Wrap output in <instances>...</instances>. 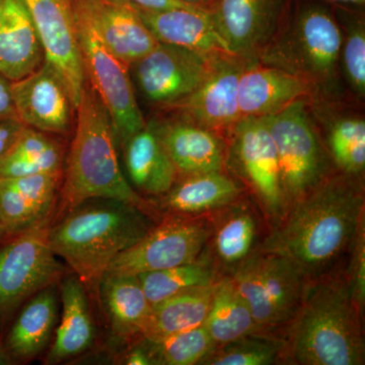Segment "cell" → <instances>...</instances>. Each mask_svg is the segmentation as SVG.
Here are the masks:
<instances>
[{
	"mask_svg": "<svg viewBox=\"0 0 365 365\" xmlns=\"http://www.w3.org/2000/svg\"><path fill=\"white\" fill-rule=\"evenodd\" d=\"M364 203L362 179L333 173L288 209L258 250L287 257L309 280L323 277L349 253L365 217Z\"/></svg>",
	"mask_w": 365,
	"mask_h": 365,
	"instance_id": "1",
	"label": "cell"
},
{
	"mask_svg": "<svg viewBox=\"0 0 365 365\" xmlns=\"http://www.w3.org/2000/svg\"><path fill=\"white\" fill-rule=\"evenodd\" d=\"M364 314L345 271L309 281L299 311L283 334V364H364Z\"/></svg>",
	"mask_w": 365,
	"mask_h": 365,
	"instance_id": "2",
	"label": "cell"
},
{
	"mask_svg": "<svg viewBox=\"0 0 365 365\" xmlns=\"http://www.w3.org/2000/svg\"><path fill=\"white\" fill-rule=\"evenodd\" d=\"M151 215L111 198H93L48 227V242L83 284H98L113 261L155 227Z\"/></svg>",
	"mask_w": 365,
	"mask_h": 365,
	"instance_id": "3",
	"label": "cell"
},
{
	"mask_svg": "<svg viewBox=\"0 0 365 365\" xmlns=\"http://www.w3.org/2000/svg\"><path fill=\"white\" fill-rule=\"evenodd\" d=\"M76 111V133L66 158L58 215L90 199L111 198L153 215V204L135 191L122 172L111 117L88 81Z\"/></svg>",
	"mask_w": 365,
	"mask_h": 365,
	"instance_id": "4",
	"label": "cell"
},
{
	"mask_svg": "<svg viewBox=\"0 0 365 365\" xmlns=\"http://www.w3.org/2000/svg\"><path fill=\"white\" fill-rule=\"evenodd\" d=\"M342 29L326 6L307 2L285 11L257 61L292 74L311 88L314 101L338 100Z\"/></svg>",
	"mask_w": 365,
	"mask_h": 365,
	"instance_id": "5",
	"label": "cell"
},
{
	"mask_svg": "<svg viewBox=\"0 0 365 365\" xmlns=\"http://www.w3.org/2000/svg\"><path fill=\"white\" fill-rule=\"evenodd\" d=\"M225 168L241 182L272 230L288 211L279 160L264 117H242L232 127Z\"/></svg>",
	"mask_w": 365,
	"mask_h": 365,
	"instance_id": "6",
	"label": "cell"
},
{
	"mask_svg": "<svg viewBox=\"0 0 365 365\" xmlns=\"http://www.w3.org/2000/svg\"><path fill=\"white\" fill-rule=\"evenodd\" d=\"M275 144L288 209L333 174V163L312 117L309 98L264 117Z\"/></svg>",
	"mask_w": 365,
	"mask_h": 365,
	"instance_id": "7",
	"label": "cell"
},
{
	"mask_svg": "<svg viewBox=\"0 0 365 365\" xmlns=\"http://www.w3.org/2000/svg\"><path fill=\"white\" fill-rule=\"evenodd\" d=\"M230 278L262 330L282 337L311 281L290 259L259 250Z\"/></svg>",
	"mask_w": 365,
	"mask_h": 365,
	"instance_id": "8",
	"label": "cell"
},
{
	"mask_svg": "<svg viewBox=\"0 0 365 365\" xmlns=\"http://www.w3.org/2000/svg\"><path fill=\"white\" fill-rule=\"evenodd\" d=\"M72 9L86 76L109 112L117 141L122 145L146 125L132 86L130 67L105 45L73 4Z\"/></svg>",
	"mask_w": 365,
	"mask_h": 365,
	"instance_id": "9",
	"label": "cell"
},
{
	"mask_svg": "<svg viewBox=\"0 0 365 365\" xmlns=\"http://www.w3.org/2000/svg\"><path fill=\"white\" fill-rule=\"evenodd\" d=\"M210 232L208 215L170 216L120 254L107 271L138 275L192 263L198 260Z\"/></svg>",
	"mask_w": 365,
	"mask_h": 365,
	"instance_id": "10",
	"label": "cell"
},
{
	"mask_svg": "<svg viewBox=\"0 0 365 365\" xmlns=\"http://www.w3.org/2000/svg\"><path fill=\"white\" fill-rule=\"evenodd\" d=\"M48 227L14 235L0 248V316L11 314L61 278L64 267L50 248Z\"/></svg>",
	"mask_w": 365,
	"mask_h": 365,
	"instance_id": "11",
	"label": "cell"
},
{
	"mask_svg": "<svg viewBox=\"0 0 365 365\" xmlns=\"http://www.w3.org/2000/svg\"><path fill=\"white\" fill-rule=\"evenodd\" d=\"M218 55L158 42L130 67L148 102L175 106L202 83Z\"/></svg>",
	"mask_w": 365,
	"mask_h": 365,
	"instance_id": "12",
	"label": "cell"
},
{
	"mask_svg": "<svg viewBox=\"0 0 365 365\" xmlns=\"http://www.w3.org/2000/svg\"><path fill=\"white\" fill-rule=\"evenodd\" d=\"M34 24L45 61L63 81L76 110L86 81L71 0H24Z\"/></svg>",
	"mask_w": 365,
	"mask_h": 365,
	"instance_id": "13",
	"label": "cell"
},
{
	"mask_svg": "<svg viewBox=\"0 0 365 365\" xmlns=\"http://www.w3.org/2000/svg\"><path fill=\"white\" fill-rule=\"evenodd\" d=\"M208 216L211 232L199 259L208 262L220 278L230 277L258 250L266 223L245 197Z\"/></svg>",
	"mask_w": 365,
	"mask_h": 365,
	"instance_id": "14",
	"label": "cell"
},
{
	"mask_svg": "<svg viewBox=\"0 0 365 365\" xmlns=\"http://www.w3.org/2000/svg\"><path fill=\"white\" fill-rule=\"evenodd\" d=\"M285 11V0H218L212 14L230 54L251 61L273 37Z\"/></svg>",
	"mask_w": 365,
	"mask_h": 365,
	"instance_id": "15",
	"label": "cell"
},
{
	"mask_svg": "<svg viewBox=\"0 0 365 365\" xmlns=\"http://www.w3.org/2000/svg\"><path fill=\"white\" fill-rule=\"evenodd\" d=\"M16 116L26 126L45 133L71 130L73 106L63 81L44 63L26 78L11 81Z\"/></svg>",
	"mask_w": 365,
	"mask_h": 365,
	"instance_id": "16",
	"label": "cell"
},
{
	"mask_svg": "<svg viewBox=\"0 0 365 365\" xmlns=\"http://www.w3.org/2000/svg\"><path fill=\"white\" fill-rule=\"evenodd\" d=\"M247 63L232 55H218L202 83L174 107L182 109L187 119L211 130L230 128L242 118L237 91Z\"/></svg>",
	"mask_w": 365,
	"mask_h": 365,
	"instance_id": "17",
	"label": "cell"
},
{
	"mask_svg": "<svg viewBox=\"0 0 365 365\" xmlns=\"http://www.w3.org/2000/svg\"><path fill=\"white\" fill-rule=\"evenodd\" d=\"M105 45L129 67L150 52L158 40L133 4L123 0H71Z\"/></svg>",
	"mask_w": 365,
	"mask_h": 365,
	"instance_id": "18",
	"label": "cell"
},
{
	"mask_svg": "<svg viewBox=\"0 0 365 365\" xmlns=\"http://www.w3.org/2000/svg\"><path fill=\"white\" fill-rule=\"evenodd\" d=\"M135 7L144 25L158 42L210 54L232 55L218 31L212 11L205 7H179L162 11Z\"/></svg>",
	"mask_w": 365,
	"mask_h": 365,
	"instance_id": "19",
	"label": "cell"
},
{
	"mask_svg": "<svg viewBox=\"0 0 365 365\" xmlns=\"http://www.w3.org/2000/svg\"><path fill=\"white\" fill-rule=\"evenodd\" d=\"M153 124L179 177L225 170L227 144L216 131L187 118Z\"/></svg>",
	"mask_w": 365,
	"mask_h": 365,
	"instance_id": "20",
	"label": "cell"
},
{
	"mask_svg": "<svg viewBox=\"0 0 365 365\" xmlns=\"http://www.w3.org/2000/svg\"><path fill=\"white\" fill-rule=\"evenodd\" d=\"M313 93L300 79L287 72L251 60L239 81L237 103L242 117H265Z\"/></svg>",
	"mask_w": 365,
	"mask_h": 365,
	"instance_id": "21",
	"label": "cell"
},
{
	"mask_svg": "<svg viewBox=\"0 0 365 365\" xmlns=\"http://www.w3.org/2000/svg\"><path fill=\"white\" fill-rule=\"evenodd\" d=\"M39 36L24 0H0V73L11 81L44 63Z\"/></svg>",
	"mask_w": 365,
	"mask_h": 365,
	"instance_id": "22",
	"label": "cell"
},
{
	"mask_svg": "<svg viewBox=\"0 0 365 365\" xmlns=\"http://www.w3.org/2000/svg\"><path fill=\"white\" fill-rule=\"evenodd\" d=\"M241 182L232 175L217 172L181 177L165 195L158 197L155 208L176 216H203L220 210L246 196Z\"/></svg>",
	"mask_w": 365,
	"mask_h": 365,
	"instance_id": "23",
	"label": "cell"
},
{
	"mask_svg": "<svg viewBox=\"0 0 365 365\" xmlns=\"http://www.w3.org/2000/svg\"><path fill=\"white\" fill-rule=\"evenodd\" d=\"M122 148L125 168L136 192L153 197L169 192L179 174L153 122L133 134Z\"/></svg>",
	"mask_w": 365,
	"mask_h": 365,
	"instance_id": "24",
	"label": "cell"
},
{
	"mask_svg": "<svg viewBox=\"0 0 365 365\" xmlns=\"http://www.w3.org/2000/svg\"><path fill=\"white\" fill-rule=\"evenodd\" d=\"M98 285L114 337L124 341L141 335L151 304L138 277L132 274L106 271Z\"/></svg>",
	"mask_w": 365,
	"mask_h": 365,
	"instance_id": "25",
	"label": "cell"
},
{
	"mask_svg": "<svg viewBox=\"0 0 365 365\" xmlns=\"http://www.w3.org/2000/svg\"><path fill=\"white\" fill-rule=\"evenodd\" d=\"M60 288L61 319L48 354L50 364L81 354L95 339V325L83 283L78 276H71L62 281Z\"/></svg>",
	"mask_w": 365,
	"mask_h": 365,
	"instance_id": "26",
	"label": "cell"
},
{
	"mask_svg": "<svg viewBox=\"0 0 365 365\" xmlns=\"http://www.w3.org/2000/svg\"><path fill=\"white\" fill-rule=\"evenodd\" d=\"M217 282L192 288L151 307L141 336L144 339L155 342L202 326L207 318Z\"/></svg>",
	"mask_w": 365,
	"mask_h": 365,
	"instance_id": "27",
	"label": "cell"
},
{
	"mask_svg": "<svg viewBox=\"0 0 365 365\" xmlns=\"http://www.w3.org/2000/svg\"><path fill=\"white\" fill-rule=\"evenodd\" d=\"M58 317L56 294L52 287L29 300L6 338V348L19 359H32L49 344Z\"/></svg>",
	"mask_w": 365,
	"mask_h": 365,
	"instance_id": "28",
	"label": "cell"
},
{
	"mask_svg": "<svg viewBox=\"0 0 365 365\" xmlns=\"http://www.w3.org/2000/svg\"><path fill=\"white\" fill-rule=\"evenodd\" d=\"M328 114L322 120L327 151L336 169L347 176L364 179L365 121L353 112H330L324 101H314Z\"/></svg>",
	"mask_w": 365,
	"mask_h": 365,
	"instance_id": "29",
	"label": "cell"
},
{
	"mask_svg": "<svg viewBox=\"0 0 365 365\" xmlns=\"http://www.w3.org/2000/svg\"><path fill=\"white\" fill-rule=\"evenodd\" d=\"M203 326L216 347L251 334L267 333L256 323L230 277L218 280Z\"/></svg>",
	"mask_w": 365,
	"mask_h": 365,
	"instance_id": "30",
	"label": "cell"
},
{
	"mask_svg": "<svg viewBox=\"0 0 365 365\" xmlns=\"http://www.w3.org/2000/svg\"><path fill=\"white\" fill-rule=\"evenodd\" d=\"M63 148L45 132L26 126L11 150L0 160V179L62 172Z\"/></svg>",
	"mask_w": 365,
	"mask_h": 365,
	"instance_id": "31",
	"label": "cell"
},
{
	"mask_svg": "<svg viewBox=\"0 0 365 365\" xmlns=\"http://www.w3.org/2000/svg\"><path fill=\"white\" fill-rule=\"evenodd\" d=\"M139 282L151 307L192 288L212 284L220 279L208 262L198 260L176 267L138 274Z\"/></svg>",
	"mask_w": 365,
	"mask_h": 365,
	"instance_id": "32",
	"label": "cell"
},
{
	"mask_svg": "<svg viewBox=\"0 0 365 365\" xmlns=\"http://www.w3.org/2000/svg\"><path fill=\"white\" fill-rule=\"evenodd\" d=\"M284 338L277 334L256 333L218 346L201 365H271L283 364Z\"/></svg>",
	"mask_w": 365,
	"mask_h": 365,
	"instance_id": "33",
	"label": "cell"
},
{
	"mask_svg": "<svg viewBox=\"0 0 365 365\" xmlns=\"http://www.w3.org/2000/svg\"><path fill=\"white\" fill-rule=\"evenodd\" d=\"M339 21L342 29L340 48L341 78L359 101L365 98V25L361 18L342 13Z\"/></svg>",
	"mask_w": 365,
	"mask_h": 365,
	"instance_id": "34",
	"label": "cell"
},
{
	"mask_svg": "<svg viewBox=\"0 0 365 365\" xmlns=\"http://www.w3.org/2000/svg\"><path fill=\"white\" fill-rule=\"evenodd\" d=\"M146 341L155 365L200 364L216 347L203 325L155 342Z\"/></svg>",
	"mask_w": 365,
	"mask_h": 365,
	"instance_id": "35",
	"label": "cell"
},
{
	"mask_svg": "<svg viewBox=\"0 0 365 365\" xmlns=\"http://www.w3.org/2000/svg\"><path fill=\"white\" fill-rule=\"evenodd\" d=\"M49 222L20 192L6 180H0V225L6 234H21Z\"/></svg>",
	"mask_w": 365,
	"mask_h": 365,
	"instance_id": "36",
	"label": "cell"
},
{
	"mask_svg": "<svg viewBox=\"0 0 365 365\" xmlns=\"http://www.w3.org/2000/svg\"><path fill=\"white\" fill-rule=\"evenodd\" d=\"M0 180H6L51 222L53 211L56 208L62 172L39 173L30 176Z\"/></svg>",
	"mask_w": 365,
	"mask_h": 365,
	"instance_id": "37",
	"label": "cell"
},
{
	"mask_svg": "<svg viewBox=\"0 0 365 365\" xmlns=\"http://www.w3.org/2000/svg\"><path fill=\"white\" fill-rule=\"evenodd\" d=\"M349 265L345 270L353 297L364 313L365 307V217L360 222L349 253Z\"/></svg>",
	"mask_w": 365,
	"mask_h": 365,
	"instance_id": "38",
	"label": "cell"
},
{
	"mask_svg": "<svg viewBox=\"0 0 365 365\" xmlns=\"http://www.w3.org/2000/svg\"><path fill=\"white\" fill-rule=\"evenodd\" d=\"M26 127L18 116L0 118V160L11 150Z\"/></svg>",
	"mask_w": 365,
	"mask_h": 365,
	"instance_id": "39",
	"label": "cell"
},
{
	"mask_svg": "<svg viewBox=\"0 0 365 365\" xmlns=\"http://www.w3.org/2000/svg\"><path fill=\"white\" fill-rule=\"evenodd\" d=\"M123 364L128 365H155L148 341L143 339V342L140 345L132 348L130 351L125 355Z\"/></svg>",
	"mask_w": 365,
	"mask_h": 365,
	"instance_id": "40",
	"label": "cell"
},
{
	"mask_svg": "<svg viewBox=\"0 0 365 365\" xmlns=\"http://www.w3.org/2000/svg\"><path fill=\"white\" fill-rule=\"evenodd\" d=\"M11 86V81L0 73V118L16 116Z\"/></svg>",
	"mask_w": 365,
	"mask_h": 365,
	"instance_id": "41",
	"label": "cell"
},
{
	"mask_svg": "<svg viewBox=\"0 0 365 365\" xmlns=\"http://www.w3.org/2000/svg\"><path fill=\"white\" fill-rule=\"evenodd\" d=\"M123 1L140 9H150V11H162V9H179V7H198L182 2L181 0H123Z\"/></svg>",
	"mask_w": 365,
	"mask_h": 365,
	"instance_id": "42",
	"label": "cell"
},
{
	"mask_svg": "<svg viewBox=\"0 0 365 365\" xmlns=\"http://www.w3.org/2000/svg\"><path fill=\"white\" fill-rule=\"evenodd\" d=\"M327 1L335 2V4H348V6H364L365 0H327Z\"/></svg>",
	"mask_w": 365,
	"mask_h": 365,
	"instance_id": "43",
	"label": "cell"
},
{
	"mask_svg": "<svg viewBox=\"0 0 365 365\" xmlns=\"http://www.w3.org/2000/svg\"><path fill=\"white\" fill-rule=\"evenodd\" d=\"M181 1L186 2V4H193V6L204 7L203 4L211 1V0H181Z\"/></svg>",
	"mask_w": 365,
	"mask_h": 365,
	"instance_id": "44",
	"label": "cell"
},
{
	"mask_svg": "<svg viewBox=\"0 0 365 365\" xmlns=\"http://www.w3.org/2000/svg\"><path fill=\"white\" fill-rule=\"evenodd\" d=\"M9 362V357H7L6 350L0 345V365L6 364Z\"/></svg>",
	"mask_w": 365,
	"mask_h": 365,
	"instance_id": "45",
	"label": "cell"
},
{
	"mask_svg": "<svg viewBox=\"0 0 365 365\" xmlns=\"http://www.w3.org/2000/svg\"><path fill=\"white\" fill-rule=\"evenodd\" d=\"M4 235H6V232H4V228L0 225V239L4 237Z\"/></svg>",
	"mask_w": 365,
	"mask_h": 365,
	"instance_id": "46",
	"label": "cell"
}]
</instances>
